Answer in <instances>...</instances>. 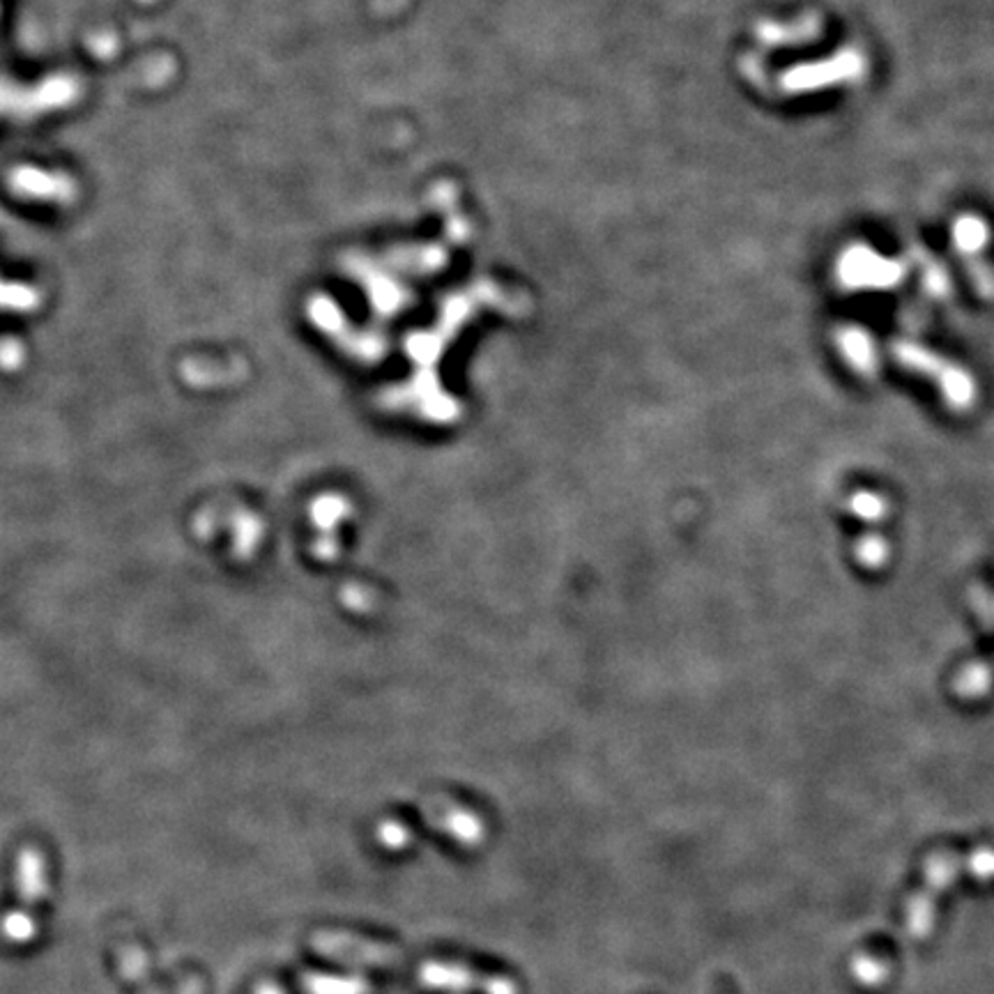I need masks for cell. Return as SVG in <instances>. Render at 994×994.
I'll list each match as a JSON object with an SVG mask.
<instances>
[{
    "mask_svg": "<svg viewBox=\"0 0 994 994\" xmlns=\"http://www.w3.org/2000/svg\"><path fill=\"white\" fill-rule=\"evenodd\" d=\"M866 69V59L858 49H843L827 61L797 65L780 74L778 86L782 92L799 94V92H813L827 86L854 81Z\"/></svg>",
    "mask_w": 994,
    "mask_h": 994,
    "instance_id": "5b68a950",
    "label": "cell"
},
{
    "mask_svg": "<svg viewBox=\"0 0 994 994\" xmlns=\"http://www.w3.org/2000/svg\"><path fill=\"white\" fill-rule=\"evenodd\" d=\"M422 813L433 827L451 833L456 840H463V843H474V840L482 838V819L461 806L449 804V801H426Z\"/></svg>",
    "mask_w": 994,
    "mask_h": 994,
    "instance_id": "ba28073f",
    "label": "cell"
},
{
    "mask_svg": "<svg viewBox=\"0 0 994 994\" xmlns=\"http://www.w3.org/2000/svg\"><path fill=\"white\" fill-rule=\"evenodd\" d=\"M953 240L967 263L979 260V252L987 240V228L979 217H963L953 226Z\"/></svg>",
    "mask_w": 994,
    "mask_h": 994,
    "instance_id": "8fae6325",
    "label": "cell"
},
{
    "mask_svg": "<svg viewBox=\"0 0 994 994\" xmlns=\"http://www.w3.org/2000/svg\"><path fill=\"white\" fill-rule=\"evenodd\" d=\"M307 990L311 994H365L367 983L353 981V979L314 977V979H307Z\"/></svg>",
    "mask_w": 994,
    "mask_h": 994,
    "instance_id": "9a60e30c",
    "label": "cell"
},
{
    "mask_svg": "<svg viewBox=\"0 0 994 994\" xmlns=\"http://www.w3.org/2000/svg\"><path fill=\"white\" fill-rule=\"evenodd\" d=\"M850 509L858 515V519L862 521H879V519H884V513H887V502L882 500V497L875 495V493H856L852 500H850Z\"/></svg>",
    "mask_w": 994,
    "mask_h": 994,
    "instance_id": "2e32d148",
    "label": "cell"
},
{
    "mask_svg": "<svg viewBox=\"0 0 994 994\" xmlns=\"http://www.w3.org/2000/svg\"><path fill=\"white\" fill-rule=\"evenodd\" d=\"M891 353L895 361L907 371L923 373L926 378L934 380L936 390L942 392L946 406L951 410H967L977 400V385H973L971 375L955 367L953 361L944 359L942 355L932 353L926 346H919L914 341H893Z\"/></svg>",
    "mask_w": 994,
    "mask_h": 994,
    "instance_id": "7a4b0ae2",
    "label": "cell"
},
{
    "mask_svg": "<svg viewBox=\"0 0 994 994\" xmlns=\"http://www.w3.org/2000/svg\"><path fill=\"white\" fill-rule=\"evenodd\" d=\"M821 33V18L815 12H808L801 18H794L792 24H778V22H762L757 26V40L769 47H790V44H804L815 40Z\"/></svg>",
    "mask_w": 994,
    "mask_h": 994,
    "instance_id": "30bf717a",
    "label": "cell"
},
{
    "mask_svg": "<svg viewBox=\"0 0 994 994\" xmlns=\"http://www.w3.org/2000/svg\"><path fill=\"white\" fill-rule=\"evenodd\" d=\"M79 98V84L72 76H51L35 88H16L0 81V116H37L69 106Z\"/></svg>",
    "mask_w": 994,
    "mask_h": 994,
    "instance_id": "277c9868",
    "label": "cell"
},
{
    "mask_svg": "<svg viewBox=\"0 0 994 994\" xmlns=\"http://www.w3.org/2000/svg\"><path fill=\"white\" fill-rule=\"evenodd\" d=\"M836 346L843 355L848 365L864 378H872L879 369V355L875 348V341L868 334V330L854 328V324H848V328H840L836 332Z\"/></svg>",
    "mask_w": 994,
    "mask_h": 994,
    "instance_id": "9c48e42d",
    "label": "cell"
},
{
    "mask_svg": "<svg viewBox=\"0 0 994 994\" xmlns=\"http://www.w3.org/2000/svg\"><path fill=\"white\" fill-rule=\"evenodd\" d=\"M990 679H992V673L987 665L971 663L958 677H955V691H958L963 698L983 696L990 688Z\"/></svg>",
    "mask_w": 994,
    "mask_h": 994,
    "instance_id": "7c38bea8",
    "label": "cell"
},
{
    "mask_svg": "<svg viewBox=\"0 0 994 994\" xmlns=\"http://www.w3.org/2000/svg\"><path fill=\"white\" fill-rule=\"evenodd\" d=\"M963 872H977L979 877H994V852L981 850L969 856H951L942 854L926 868V889L912 897L905 909V921L912 934H926L932 923V905L936 893L951 887L955 877Z\"/></svg>",
    "mask_w": 994,
    "mask_h": 994,
    "instance_id": "6da1fadb",
    "label": "cell"
},
{
    "mask_svg": "<svg viewBox=\"0 0 994 994\" xmlns=\"http://www.w3.org/2000/svg\"><path fill=\"white\" fill-rule=\"evenodd\" d=\"M8 184L16 196L35 199V201H49L69 205L79 196V187L76 182L59 174V170H44L37 166H18L8 176Z\"/></svg>",
    "mask_w": 994,
    "mask_h": 994,
    "instance_id": "8992f818",
    "label": "cell"
},
{
    "mask_svg": "<svg viewBox=\"0 0 994 994\" xmlns=\"http://www.w3.org/2000/svg\"><path fill=\"white\" fill-rule=\"evenodd\" d=\"M840 281L848 289H889L903 275V265L884 260L864 248H854L840 260Z\"/></svg>",
    "mask_w": 994,
    "mask_h": 994,
    "instance_id": "52a82bcc",
    "label": "cell"
},
{
    "mask_svg": "<svg viewBox=\"0 0 994 994\" xmlns=\"http://www.w3.org/2000/svg\"><path fill=\"white\" fill-rule=\"evenodd\" d=\"M916 263H919V267L923 270V283H926V289L936 295V297H944L951 289V281H948V272L944 270V265L942 263H936L932 256L928 254H919L916 252Z\"/></svg>",
    "mask_w": 994,
    "mask_h": 994,
    "instance_id": "4fadbf2b",
    "label": "cell"
},
{
    "mask_svg": "<svg viewBox=\"0 0 994 994\" xmlns=\"http://www.w3.org/2000/svg\"><path fill=\"white\" fill-rule=\"evenodd\" d=\"M16 877L18 893H22V907L5 916L3 923H0V932H3L10 944H28L37 932V923L30 912L40 903V897L47 889L42 854L33 848L24 850L16 862Z\"/></svg>",
    "mask_w": 994,
    "mask_h": 994,
    "instance_id": "3957f363",
    "label": "cell"
},
{
    "mask_svg": "<svg viewBox=\"0 0 994 994\" xmlns=\"http://www.w3.org/2000/svg\"><path fill=\"white\" fill-rule=\"evenodd\" d=\"M856 560L862 562L868 569H879L889 560V544L887 539L877 537V534H868V537L858 539L854 546Z\"/></svg>",
    "mask_w": 994,
    "mask_h": 994,
    "instance_id": "5bb4252c",
    "label": "cell"
}]
</instances>
